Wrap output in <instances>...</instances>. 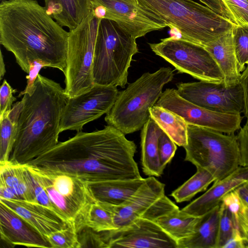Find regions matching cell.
<instances>
[{
    "instance_id": "6da1fadb",
    "label": "cell",
    "mask_w": 248,
    "mask_h": 248,
    "mask_svg": "<svg viewBox=\"0 0 248 248\" xmlns=\"http://www.w3.org/2000/svg\"><path fill=\"white\" fill-rule=\"evenodd\" d=\"M137 146L116 128L108 125L72 138L27 164L71 173L89 184L142 178L134 159Z\"/></svg>"
},
{
    "instance_id": "7a4b0ae2",
    "label": "cell",
    "mask_w": 248,
    "mask_h": 248,
    "mask_svg": "<svg viewBox=\"0 0 248 248\" xmlns=\"http://www.w3.org/2000/svg\"><path fill=\"white\" fill-rule=\"evenodd\" d=\"M69 31L36 0H10L0 4V43L14 55L21 69L38 60L64 74Z\"/></svg>"
},
{
    "instance_id": "3957f363",
    "label": "cell",
    "mask_w": 248,
    "mask_h": 248,
    "mask_svg": "<svg viewBox=\"0 0 248 248\" xmlns=\"http://www.w3.org/2000/svg\"><path fill=\"white\" fill-rule=\"evenodd\" d=\"M67 97L56 81L39 74L32 94L25 93L16 140L9 160L26 164L58 143L60 123Z\"/></svg>"
},
{
    "instance_id": "277c9868",
    "label": "cell",
    "mask_w": 248,
    "mask_h": 248,
    "mask_svg": "<svg viewBox=\"0 0 248 248\" xmlns=\"http://www.w3.org/2000/svg\"><path fill=\"white\" fill-rule=\"evenodd\" d=\"M144 10L159 16L170 29V36L203 47L235 25L193 0H136Z\"/></svg>"
},
{
    "instance_id": "5b68a950",
    "label": "cell",
    "mask_w": 248,
    "mask_h": 248,
    "mask_svg": "<svg viewBox=\"0 0 248 248\" xmlns=\"http://www.w3.org/2000/svg\"><path fill=\"white\" fill-rule=\"evenodd\" d=\"M173 71L162 67L146 72L119 92L105 120L124 135L139 131L151 118L150 109L160 97L163 87L172 81Z\"/></svg>"
},
{
    "instance_id": "8992f818",
    "label": "cell",
    "mask_w": 248,
    "mask_h": 248,
    "mask_svg": "<svg viewBox=\"0 0 248 248\" xmlns=\"http://www.w3.org/2000/svg\"><path fill=\"white\" fill-rule=\"evenodd\" d=\"M136 39L115 22L101 20L93 64L94 84L125 87L132 58L139 51Z\"/></svg>"
},
{
    "instance_id": "52a82bcc",
    "label": "cell",
    "mask_w": 248,
    "mask_h": 248,
    "mask_svg": "<svg viewBox=\"0 0 248 248\" xmlns=\"http://www.w3.org/2000/svg\"><path fill=\"white\" fill-rule=\"evenodd\" d=\"M26 165L68 226L78 233L85 228L90 208L97 201L90 184L69 173Z\"/></svg>"
},
{
    "instance_id": "ba28073f",
    "label": "cell",
    "mask_w": 248,
    "mask_h": 248,
    "mask_svg": "<svg viewBox=\"0 0 248 248\" xmlns=\"http://www.w3.org/2000/svg\"><path fill=\"white\" fill-rule=\"evenodd\" d=\"M185 160L209 171L216 181L229 175L241 163L237 135L188 124Z\"/></svg>"
},
{
    "instance_id": "9c48e42d",
    "label": "cell",
    "mask_w": 248,
    "mask_h": 248,
    "mask_svg": "<svg viewBox=\"0 0 248 248\" xmlns=\"http://www.w3.org/2000/svg\"><path fill=\"white\" fill-rule=\"evenodd\" d=\"M101 19L90 11L75 29L69 31L67 65L64 82L68 98L89 91L94 85L93 64Z\"/></svg>"
},
{
    "instance_id": "30bf717a",
    "label": "cell",
    "mask_w": 248,
    "mask_h": 248,
    "mask_svg": "<svg viewBox=\"0 0 248 248\" xmlns=\"http://www.w3.org/2000/svg\"><path fill=\"white\" fill-rule=\"evenodd\" d=\"M151 50L173 65L180 73L202 81L224 82L217 63L204 47L171 36L149 44Z\"/></svg>"
},
{
    "instance_id": "8fae6325",
    "label": "cell",
    "mask_w": 248,
    "mask_h": 248,
    "mask_svg": "<svg viewBox=\"0 0 248 248\" xmlns=\"http://www.w3.org/2000/svg\"><path fill=\"white\" fill-rule=\"evenodd\" d=\"M91 11L99 19L115 22L136 39L167 27L159 16L142 9L136 0H91Z\"/></svg>"
},
{
    "instance_id": "7c38bea8",
    "label": "cell",
    "mask_w": 248,
    "mask_h": 248,
    "mask_svg": "<svg viewBox=\"0 0 248 248\" xmlns=\"http://www.w3.org/2000/svg\"><path fill=\"white\" fill-rule=\"evenodd\" d=\"M117 87L95 84L88 92L68 98L60 123V132L80 131L86 124L107 114L119 93Z\"/></svg>"
},
{
    "instance_id": "4fadbf2b",
    "label": "cell",
    "mask_w": 248,
    "mask_h": 248,
    "mask_svg": "<svg viewBox=\"0 0 248 248\" xmlns=\"http://www.w3.org/2000/svg\"><path fill=\"white\" fill-rule=\"evenodd\" d=\"M177 92L186 100L212 111L239 114L244 111V96L240 83L227 87L224 83L200 80L181 82Z\"/></svg>"
},
{
    "instance_id": "5bb4252c",
    "label": "cell",
    "mask_w": 248,
    "mask_h": 248,
    "mask_svg": "<svg viewBox=\"0 0 248 248\" xmlns=\"http://www.w3.org/2000/svg\"><path fill=\"white\" fill-rule=\"evenodd\" d=\"M155 105L177 113L187 124L225 134L234 133L241 128L243 117L241 114L218 112L203 108L186 100L173 88L163 92Z\"/></svg>"
},
{
    "instance_id": "9a60e30c",
    "label": "cell",
    "mask_w": 248,
    "mask_h": 248,
    "mask_svg": "<svg viewBox=\"0 0 248 248\" xmlns=\"http://www.w3.org/2000/svg\"><path fill=\"white\" fill-rule=\"evenodd\" d=\"M105 235L108 248H177V241L155 221L143 217Z\"/></svg>"
},
{
    "instance_id": "2e32d148",
    "label": "cell",
    "mask_w": 248,
    "mask_h": 248,
    "mask_svg": "<svg viewBox=\"0 0 248 248\" xmlns=\"http://www.w3.org/2000/svg\"><path fill=\"white\" fill-rule=\"evenodd\" d=\"M165 184L149 176L124 204L115 206L104 203L112 212L117 230L124 227L141 216L165 195Z\"/></svg>"
},
{
    "instance_id": "e0dca14e",
    "label": "cell",
    "mask_w": 248,
    "mask_h": 248,
    "mask_svg": "<svg viewBox=\"0 0 248 248\" xmlns=\"http://www.w3.org/2000/svg\"><path fill=\"white\" fill-rule=\"evenodd\" d=\"M1 239L11 246L51 248L46 238L24 219L0 203Z\"/></svg>"
},
{
    "instance_id": "ac0fdd59",
    "label": "cell",
    "mask_w": 248,
    "mask_h": 248,
    "mask_svg": "<svg viewBox=\"0 0 248 248\" xmlns=\"http://www.w3.org/2000/svg\"><path fill=\"white\" fill-rule=\"evenodd\" d=\"M247 182L248 166H240L224 178L215 181L204 194L181 210L189 215L202 217L219 204L226 194Z\"/></svg>"
},
{
    "instance_id": "d6986e66",
    "label": "cell",
    "mask_w": 248,
    "mask_h": 248,
    "mask_svg": "<svg viewBox=\"0 0 248 248\" xmlns=\"http://www.w3.org/2000/svg\"><path fill=\"white\" fill-rule=\"evenodd\" d=\"M0 203L16 213L46 238L52 232L68 226L54 212L35 202L0 199Z\"/></svg>"
},
{
    "instance_id": "ffe728a7",
    "label": "cell",
    "mask_w": 248,
    "mask_h": 248,
    "mask_svg": "<svg viewBox=\"0 0 248 248\" xmlns=\"http://www.w3.org/2000/svg\"><path fill=\"white\" fill-rule=\"evenodd\" d=\"M232 30L204 47L214 59L222 72L224 83L227 87L239 83L241 76L235 53Z\"/></svg>"
},
{
    "instance_id": "44dd1931",
    "label": "cell",
    "mask_w": 248,
    "mask_h": 248,
    "mask_svg": "<svg viewBox=\"0 0 248 248\" xmlns=\"http://www.w3.org/2000/svg\"><path fill=\"white\" fill-rule=\"evenodd\" d=\"M163 131L151 118L141 132V162L143 173L149 176L159 177L164 169L160 162L158 140Z\"/></svg>"
},
{
    "instance_id": "7402d4cb",
    "label": "cell",
    "mask_w": 248,
    "mask_h": 248,
    "mask_svg": "<svg viewBox=\"0 0 248 248\" xmlns=\"http://www.w3.org/2000/svg\"><path fill=\"white\" fill-rule=\"evenodd\" d=\"M44 0L48 15L69 31L77 28L91 11V0Z\"/></svg>"
},
{
    "instance_id": "603a6c76",
    "label": "cell",
    "mask_w": 248,
    "mask_h": 248,
    "mask_svg": "<svg viewBox=\"0 0 248 248\" xmlns=\"http://www.w3.org/2000/svg\"><path fill=\"white\" fill-rule=\"evenodd\" d=\"M145 178L117 180L90 184L97 201L115 206L127 202L144 182Z\"/></svg>"
},
{
    "instance_id": "cb8c5ba5",
    "label": "cell",
    "mask_w": 248,
    "mask_h": 248,
    "mask_svg": "<svg viewBox=\"0 0 248 248\" xmlns=\"http://www.w3.org/2000/svg\"><path fill=\"white\" fill-rule=\"evenodd\" d=\"M220 203L202 216L192 234L177 242V248H216Z\"/></svg>"
},
{
    "instance_id": "d4e9b609",
    "label": "cell",
    "mask_w": 248,
    "mask_h": 248,
    "mask_svg": "<svg viewBox=\"0 0 248 248\" xmlns=\"http://www.w3.org/2000/svg\"><path fill=\"white\" fill-rule=\"evenodd\" d=\"M0 178L20 200L37 202L26 164L14 163L9 160L0 162Z\"/></svg>"
},
{
    "instance_id": "484cf974",
    "label": "cell",
    "mask_w": 248,
    "mask_h": 248,
    "mask_svg": "<svg viewBox=\"0 0 248 248\" xmlns=\"http://www.w3.org/2000/svg\"><path fill=\"white\" fill-rule=\"evenodd\" d=\"M151 118L176 144H187V126L186 121L177 113L163 107L154 105L150 109Z\"/></svg>"
},
{
    "instance_id": "4316f807",
    "label": "cell",
    "mask_w": 248,
    "mask_h": 248,
    "mask_svg": "<svg viewBox=\"0 0 248 248\" xmlns=\"http://www.w3.org/2000/svg\"><path fill=\"white\" fill-rule=\"evenodd\" d=\"M202 217L189 215L178 208L158 217L155 221L177 242L193 233Z\"/></svg>"
},
{
    "instance_id": "83f0119b",
    "label": "cell",
    "mask_w": 248,
    "mask_h": 248,
    "mask_svg": "<svg viewBox=\"0 0 248 248\" xmlns=\"http://www.w3.org/2000/svg\"><path fill=\"white\" fill-rule=\"evenodd\" d=\"M23 102H17L0 118V162L8 161L16 140Z\"/></svg>"
},
{
    "instance_id": "f1b7e54d",
    "label": "cell",
    "mask_w": 248,
    "mask_h": 248,
    "mask_svg": "<svg viewBox=\"0 0 248 248\" xmlns=\"http://www.w3.org/2000/svg\"><path fill=\"white\" fill-rule=\"evenodd\" d=\"M196 173L177 189L170 196L178 203L189 201L197 194L205 190L216 181L214 176L207 170L198 167Z\"/></svg>"
},
{
    "instance_id": "f546056e",
    "label": "cell",
    "mask_w": 248,
    "mask_h": 248,
    "mask_svg": "<svg viewBox=\"0 0 248 248\" xmlns=\"http://www.w3.org/2000/svg\"><path fill=\"white\" fill-rule=\"evenodd\" d=\"M86 227L97 232L117 230L112 212L103 202L96 201L91 206L86 221Z\"/></svg>"
},
{
    "instance_id": "4dcf8cb0",
    "label": "cell",
    "mask_w": 248,
    "mask_h": 248,
    "mask_svg": "<svg viewBox=\"0 0 248 248\" xmlns=\"http://www.w3.org/2000/svg\"><path fill=\"white\" fill-rule=\"evenodd\" d=\"M238 228V219L222 203H220L216 248H222Z\"/></svg>"
},
{
    "instance_id": "1f68e13d",
    "label": "cell",
    "mask_w": 248,
    "mask_h": 248,
    "mask_svg": "<svg viewBox=\"0 0 248 248\" xmlns=\"http://www.w3.org/2000/svg\"><path fill=\"white\" fill-rule=\"evenodd\" d=\"M235 53L239 70L248 64V25H234L232 30Z\"/></svg>"
},
{
    "instance_id": "d6a6232c",
    "label": "cell",
    "mask_w": 248,
    "mask_h": 248,
    "mask_svg": "<svg viewBox=\"0 0 248 248\" xmlns=\"http://www.w3.org/2000/svg\"><path fill=\"white\" fill-rule=\"evenodd\" d=\"M46 238L51 248H81L78 233L69 226L52 232Z\"/></svg>"
},
{
    "instance_id": "836d02e7",
    "label": "cell",
    "mask_w": 248,
    "mask_h": 248,
    "mask_svg": "<svg viewBox=\"0 0 248 248\" xmlns=\"http://www.w3.org/2000/svg\"><path fill=\"white\" fill-rule=\"evenodd\" d=\"M236 25H248V0H221Z\"/></svg>"
},
{
    "instance_id": "e575fe53",
    "label": "cell",
    "mask_w": 248,
    "mask_h": 248,
    "mask_svg": "<svg viewBox=\"0 0 248 248\" xmlns=\"http://www.w3.org/2000/svg\"><path fill=\"white\" fill-rule=\"evenodd\" d=\"M179 208L165 195L156 201L140 217L155 221L158 217Z\"/></svg>"
},
{
    "instance_id": "d590c367",
    "label": "cell",
    "mask_w": 248,
    "mask_h": 248,
    "mask_svg": "<svg viewBox=\"0 0 248 248\" xmlns=\"http://www.w3.org/2000/svg\"><path fill=\"white\" fill-rule=\"evenodd\" d=\"M176 150V144L163 131L158 140L160 162L163 169L171 161Z\"/></svg>"
},
{
    "instance_id": "8d00e7d4",
    "label": "cell",
    "mask_w": 248,
    "mask_h": 248,
    "mask_svg": "<svg viewBox=\"0 0 248 248\" xmlns=\"http://www.w3.org/2000/svg\"><path fill=\"white\" fill-rule=\"evenodd\" d=\"M81 248L91 245L92 247L108 248V244L104 232H97L88 227H85L78 232Z\"/></svg>"
},
{
    "instance_id": "74e56055",
    "label": "cell",
    "mask_w": 248,
    "mask_h": 248,
    "mask_svg": "<svg viewBox=\"0 0 248 248\" xmlns=\"http://www.w3.org/2000/svg\"><path fill=\"white\" fill-rule=\"evenodd\" d=\"M16 92L6 80H3L0 89V118L11 109L13 102L16 99L13 96Z\"/></svg>"
},
{
    "instance_id": "f35d334b",
    "label": "cell",
    "mask_w": 248,
    "mask_h": 248,
    "mask_svg": "<svg viewBox=\"0 0 248 248\" xmlns=\"http://www.w3.org/2000/svg\"><path fill=\"white\" fill-rule=\"evenodd\" d=\"M48 67L46 62L38 60H35L30 62V70L28 76H26L27 84L25 89L19 94L20 97L25 93L30 95L33 93L35 88V82L39 74V71L44 67Z\"/></svg>"
},
{
    "instance_id": "ab89813d",
    "label": "cell",
    "mask_w": 248,
    "mask_h": 248,
    "mask_svg": "<svg viewBox=\"0 0 248 248\" xmlns=\"http://www.w3.org/2000/svg\"><path fill=\"white\" fill-rule=\"evenodd\" d=\"M221 202L238 219V214L241 209L243 203L236 190L235 189L226 194L223 198Z\"/></svg>"
},
{
    "instance_id": "60d3db41",
    "label": "cell",
    "mask_w": 248,
    "mask_h": 248,
    "mask_svg": "<svg viewBox=\"0 0 248 248\" xmlns=\"http://www.w3.org/2000/svg\"><path fill=\"white\" fill-rule=\"evenodd\" d=\"M237 136L241 152L240 166H248V125L241 127Z\"/></svg>"
},
{
    "instance_id": "b9f144b4",
    "label": "cell",
    "mask_w": 248,
    "mask_h": 248,
    "mask_svg": "<svg viewBox=\"0 0 248 248\" xmlns=\"http://www.w3.org/2000/svg\"><path fill=\"white\" fill-rule=\"evenodd\" d=\"M238 228L248 248V206L243 203L238 217Z\"/></svg>"
},
{
    "instance_id": "7bdbcfd3",
    "label": "cell",
    "mask_w": 248,
    "mask_h": 248,
    "mask_svg": "<svg viewBox=\"0 0 248 248\" xmlns=\"http://www.w3.org/2000/svg\"><path fill=\"white\" fill-rule=\"evenodd\" d=\"M239 83L242 87L244 96L243 113L246 119V124L248 125V64L241 74Z\"/></svg>"
},
{
    "instance_id": "ee69618b",
    "label": "cell",
    "mask_w": 248,
    "mask_h": 248,
    "mask_svg": "<svg viewBox=\"0 0 248 248\" xmlns=\"http://www.w3.org/2000/svg\"><path fill=\"white\" fill-rule=\"evenodd\" d=\"M222 16L232 21V17L221 0H198Z\"/></svg>"
},
{
    "instance_id": "f6af8a7d",
    "label": "cell",
    "mask_w": 248,
    "mask_h": 248,
    "mask_svg": "<svg viewBox=\"0 0 248 248\" xmlns=\"http://www.w3.org/2000/svg\"><path fill=\"white\" fill-rule=\"evenodd\" d=\"M246 244L239 228H236L231 237L226 242L222 248H244Z\"/></svg>"
},
{
    "instance_id": "bcb514c9",
    "label": "cell",
    "mask_w": 248,
    "mask_h": 248,
    "mask_svg": "<svg viewBox=\"0 0 248 248\" xmlns=\"http://www.w3.org/2000/svg\"><path fill=\"white\" fill-rule=\"evenodd\" d=\"M0 199L20 200L12 188L1 181H0Z\"/></svg>"
},
{
    "instance_id": "7dc6e473",
    "label": "cell",
    "mask_w": 248,
    "mask_h": 248,
    "mask_svg": "<svg viewBox=\"0 0 248 248\" xmlns=\"http://www.w3.org/2000/svg\"><path fill=\"white\" fill-rule=\"evenodd\" d=\"M235 189L242 203L248 206V182L242 184Z\"/></svg>"
},
{
    "instance_id": "c3c4849f",
    "label": "cell",
    "mask_w": 248,
    "mask_h": 248,
    "mask_svg": "<svg viewBox=\"0 0 248 248\" xmlns=\"http://www.w3.org/2000/svg\"><path fill=\"white\" fill-rule=\"evenodd\" d=\"M6 70L5 68V64L3 60V57L1 51H0V79H2L3 77Z\"/></svg>"
},
{
    "instance_id": "681fc988",
    "label": "cell",
    "mask_w": 248,
    "mask_h": 248,
    "mask_svg": "<svg viewBox=\"0 0 248 248\" xmlns=\"http://www.w3.org/2000/svg\"><path fill=\"white\" fill-rule=\"evenodd\" d=\"M1 1L10 0H0Z\"/></svg>"
}]
</instances>
